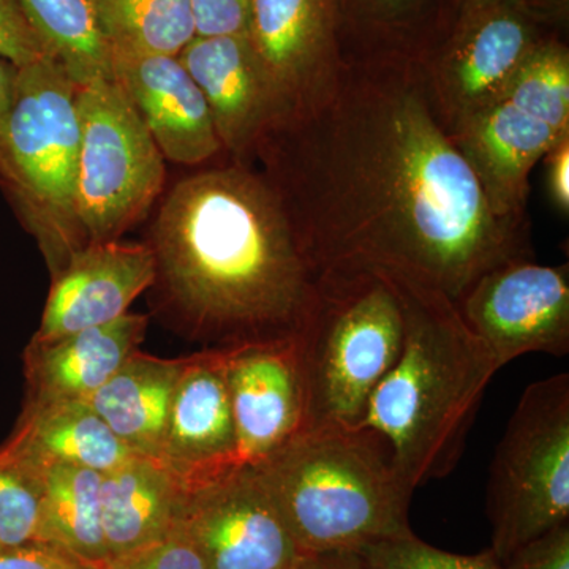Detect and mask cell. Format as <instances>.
<instances>
[{
  "mask_svg": "<svg viewBox=\"0 0 569 569\" xmlns=\"http://www.w3.org/2000/svg\"><path fill=\"white\" fill-rule=\"evenodd\" d=\"M505 569H569V522L520 546L507 560Z\"/></svg>",
  "mask_w": 569,
  "mask_h": 569,
  "instance_id": "obj_32",
  "label": "cell"
},
{
  "mask_svg": "<svg viewBox=\"0 0 569 569\" xmlns=\"http://www.w3.org/2000/svg\"><path fill=\"white\" fill-rule=\"evenodd\" d=\"M47 58L50 52L18 0H0V59L22 69Z\"/></svg>",
  "mask_w": 569,
  "mask_h": 569,
  "instance_id": "obj_30",
  "label": "cell"
},
{
  "mask_svg": "<svg viewBox=\"0 0 569 569\" xmlns=\"http://www.w3.org/2000/svg\"><path fill=\"white\" fill-rule=\"evenodd\" d=\"M567 134L569 130L501 96L452 133L451 140L477 176L492 212L500 219L529 223L531 170Z\"/></svg>",
  "mask_w": 569,
  "mask_h": 569,
  "instance_id": "obj_16",
  "label": "cell"
},
{
  "mask_svg": "<svg viewBox=\"0 0 569 569\" xmlns=\"http://www.w3.org/2000/svg\"><path fill=\"white\" fill-rule=\"evenodd\" d=\"M488 516L501 563L569 522L568 373L535 381L520 396L490 466Z\"/></svg>",
  "mask_w": 569,
  "mask_h": 569,
  "instance_id": "obj_7",
  "label": "cell"
},
{
  "mask_svg": "<svg viewBox=\"0 0 569 569\" xmlns=\"http://www.w3.org/2000/svg\"><path fill=\"white\" fill-rule=\"evenodd\" d=\"M241 466L274 455L307 425L298 337L224 348Z\"/></svg>",
  "mask_w": 569,
  "mask_h": 569,
  "instance_id": "obj_12",
  "label": "cell"
},
{
  "mask_svg": "<svg viewBox=\"0 0 569 569\" xmlns=\"http://www.w3.org/2000/svg\"><path fill=\"white\" fill-rule=\"evenodd\" d=\"M48 52L80 86L112 80L111 52L89 0H18Z\"/></svg>",
  "mask_w": 569,
  "mask_h": 569,
  "instance_id": "obj_26",
  "label": "cell"
},
{
  "mask_svg": "<svg viewBox=\"0 0 569 569\" xmlns=\"http://www.w3.org/2000/svg\"><path fill=\"white\" fill-rule=\"evenodd\" d=\"M0 449L39 473L52 463L104 473L134 456L86 400H26L17 427Z\"/></svg>",
  "mask_w": 569,
  "mask_h": 569,
  "instance_id": "obj_20",
  "label": "cell"
},
{
  "mask_svg": "<svg viewBox=\"0 0 569 569\" xmlns=\"http://www.w3.org/2000/svg\"><path fill=\"white\" fill-rule=\"evenodd\" d=\"M342 48L425 61L447 36L459 0H339Z\"/></svg>",
  "mask_w": 569,
  "mask_h": 569,
  "instance_id": "obj_23",
  "label": "cell"
},
{
  "mask_svg": "<svg viewBox=\"0 0 569 569\" xmlns=\"http://www.w3.org/2000/svg\"><path fill=\"white\" fill-rule=\"evenodd\" d=\"M496 2V0H459V7L475 6V3Z\"/></svg>",
  "mask_w": 569,
  "mask_h": 569,
  "instance_id": "obj_38",
  "label": "cell"
},
{
  "mask_svg": "<svg viewBox=\"0 0 569 569\" xmlns=\"http://www.w3.org/2000/svg\"><path fill=\"white\" fill-rule=\"evenodd\" d=\"M102 473L52 463L40 471V545L62 550L92 569L110 561L100 511Z\"/></svg>",
  "mask_w": 569,
  "mask_h": 569,
  "instance_id": "obj_24",
  "label": "cell"
},
{
  "mask_svg": "<svg viewBox=\"0 0 569 569\" xmlns=\"http://www.w3.org/2000/svg\"><path fill=\"white\" fill-rule=\"evenodd\" d=\"M112 54L179 56L197 37L187 0H89Z\"/></svg>",
  "mask_w": 569,
  "mask_h": 569,
  "instance_id": "obj_25",
  "label": "cell"
},
{
  "mask_svg": "<svg viewBox=\"0 0 569 569\" xmlns=\"http://www.w3.org/2000/svg\"><path fill=\"white\" fill-rule=\"evenodd\" d=\"M252 467L302 556L359 552L411 531L413 492L361 430H305Z\"/></svg>",
  "mask_w": 569,
  "mask_h": 569,
  "instance_id": "obj_4",
  "label": "cell"
},
{
  "mask_svg": "<svg viewBox=\"0 0 569 569\" xmlns=\"http://www.w3.org/2000/svg\"><path fill=\"white\" fill-rule=\"evenodd\" d=\"M549 36L522 0L459 7L447 36L422 61L449 137L503 96L531 51Z\"/></svg>",
  "mask_w": 569,
  "mask_h": 569,
  "instance_id": "obj_9",
  "label": "cell"
},
{
  "mask_svg": "<svg viewBox=\"0 0 569 569\" xmlns=\"http://www.w3.org/2000/svg\"><path fill=\"white\" fill-rule=\"evenodd\" d=\"M159 462L183 490L241 466L224 348L183 358Z\"/></svg>",
  "mask_w": 569,
  "mask_h": 569,
  "instance_id": "obj_14",
  "label": "cell"
},
{
  "mask_svg": "<svg viewBox=\"0 0 569 569\" xmlns=\"http://www.w3.org/2000/svg\"><path fill=\"white\" fill-rule=\"evenodd\" d=\"M365 569H505L492 549L460 556L427 545L413 531L381 539L356 552Z\"/></svg>",
  "mask_w": 569,
  "mask_h": 569,
  "instance_id": "obj_28",
  "label": "cell"
},
{
  "mask_svg": "<svg viewBox=\"0 0 569 569\" xmlns=\"http://www.w3.org/2000/svg\"><path fill=\"white\" fill-rule=\"evenodd\" d=\"M179 59L203 92L223 151L250 167L261 133L290 110L252 43L247 36L194 37Z\"/></svg>",
  "mask_w": 569,
  "mask_h": 569,
  "instance_id": "obj_15",
  "label": "cell"
},
{
  "mask_svg": "<svg viewBox=\"0 0 569 569\" xmlns=\"http://www.w3.org/2000/svg\"><path fill=\"white\" fill-rule=\"evenodd\" d=\"M17 73V67L0 59V122H2L3 116L9 110Z\"/></svg>",
  "mask_w": 569,
  "mask_h": 569,
  "instance_id": "obj_37",
  "label": "cell"
},
{
  "mask_svg": "<svg viewBox=\"0 0 569 569\" xmlns=\"http://www.w3.org/2000/svg\"><path fill=\"white\" fill-rule=\"evenodd\" d=\"M247 39L290 108L313 102L342 66L339 0H250Z\"/></svg>",
  "mask_w": 569,
  "mask_h": 569,
  "instance_id": "obj_13",
  "label": "cell"
},
{
  "mask_svg": "<svg viewBox=\"0 0 569 569\" xmlns=\"http://www.w3.org/2000/svg\"><path fill=\"white\" fill-rule=\"evenodd\" d=\"M40 531V473L0 449V549L37 545Z\"/></svg>",
  "mask_w": 569,
  "mask_h": 569,
  "instance_id": "obj_27",
  "label": "cell"
},
{
  "mask_svg": "<svg viewBox=\"0 0 569 569\" xmlns=\"http://www.w3.org/2000/svg\"><path fill=\"white\" fill-rule=\"evenodd\" d=\"M183 489L157 460L130 456L102 473L100 511L110 560L159 541L178 526Z\"/></svg>",
  "mask_w": 569,
  "mask_h": 569,
  "instance_id": "obj_21",
  "label": "cell"
},
{
  "mask_svg": "<svg viewBox=\"0 0 569 569\" xmlns=\"http://www.w3.org/2000/svg\"><path fill=\"white\" fill-rule=\"evenodd\" d=\"M182 366L134 351L86 402L132 455L159 462Z\"/></svg>",
  "mask_w": 569,
  "mask_h": 569,
  "instance_id": "obj_22",
  "label": "cell"
},
{
  "mask_svg": "<svg viewBox=\"0 0 569 569\" xmlns=\"http://www.w3.org/2000/svg\"><path fill=\"white\" fill-rule=\"evenodd\" d=\"M194 33L201 39L247 36L250 0H187Z\"/></svg>",
  "mask_w": 569,
  "mask_h": 569,
  "instance_id": "obj_31",
  "label": "cell"
},
{
  "mask_svg": "<svg viewBox=\"0 0 569 569\" xmlns=\"http://www.w3.org/2000/svg\"><path fill=\"white\" fill-rule=\"evenodd\" d=\"M522 3L545 31L552 36H567L569 0H522Z\"/></svg>",
  "mask_w": 569,
  "mask_h": 569,
  "instance_id": "obj_35",
  "label": "cell"
},
{
  "mask_svg": "<svg viewBox=\"0 0 569 569\" xmlns=\"http://www.w3.org/2000/svg\"><path fill=\"white\" fill-rule=\"evenodd\" d=\"M402 339V312L383 277L370 269L321 272L316 307L298 336L306 430L358 425Z\"/></svg>",
  "mask_w": 569,
  "mask_h": 569,
  "instance_id": "obj_6",
  "label": "cell"
},
{
  "mask_svg": "<svg viewBox=\"0 0 569 569\" xmlns=\"http://www.w3.org/2000/svg\"><path fill=\"white\" fill-rule=\"evenodd\" d=\"M146 244L163 312L208 348L298 337L316 307V271L249 164L176 182Z\"/></svg>",
  "mask_w": 569,
  "mask_h": 569,
  "instance_id": "obj_2",
  "label": "cell"
},
{
  "mask_svg": "<svg viewBox=\"0 0 569 569\" xmlns=\"http://www.w3.org/2000/svg\"><path fill=\"white\" fill-rule=\"evenodd\" d=\"M100 569H204L200 553L178 526L168 537L114 557Z\"/></svg>",
  "mask_w": 569,
  "mask_h": 569,
  "instance_id": "obj_29",
  "label": "cell"
},
{
  "mask_svg": "<svg viewBox=\"0 0 569 569\" xmlns=\"http://www.w3.org/2000/svg\"><path fill=\"white\" fill-rule=\"evenodd\" d=\"M370 271L395 291L403 339L395 365L351 429L372 438L400 482L415 492L458 466L500 366L443 291L403 272Z\"/></svg>",
  "mask_w": 569,
  "mask_h": 569,
  "instance_id": "obj_3",
  "label": "cell"
},
{
  "mask_svg": "<svg viewBox=\"0 0 569 569\" xmlns=\"http://www.w3.org/2000/svg\"><path fill=\"white\" fill-rule=\"evenodd\" d=\"M148 323V317L129 312L58 339H32L24 351L26 400L88 399L140 350Z\"/></svg>",
  "mask_w": 569,
  "mask_h": 569,
  "instance_id": "obj_19",
  "label": "cell"
},
{
  "mask_svg": "<svg viewBox=\"0 0 569 569\" xmlns=\"http://www.w3.org/2000/svg\"><path fill=\"white\" fill-rule=\"evenodd\" d=\"M178 527L204 569H295L302 557L252 466L183 490Z\"/></svg>",
  "mask_w": 569,
  "mask_h": 569,
  "instance_id": "obj_11",
  "label": "cell"
},
{
  "mask_svg": "<svg viewBox=\"0 0 569 569\" xmlns=\"http://www.w3.org/2000/svg\"><path fill=\"white\" fill-rule=\"evenodd\" d=\"M253 163L317 277L389 269L458 305L486 272L533 260L529 223L490 209L421 59L343 51L331 91L277 118Z\"/></svg>",
  "mask_w": 569,
  "mask_h": 569,
  "instance_id": "obj_1",
  "label": "cell"
},
{
  "mask_svg": "<svg viewBox=\"0 0 569 569\" xmlns=\"http://www.w3.org/2000/svg\"><path fill=\"white\" fill-rule=\"evenodd\" d=\"M78 84L54 59L18 69L0 122V183L52 276L88 244L77 217Z\"/></svg>",
  "mask_w": 569,
  "mask_h": 569,
  "instance_id": "obj_5",
  "label": "cell"
},
{
  "mask_svg": "<svg viewBox=\"0 0 569 569\" xmlns=\"http://www.w3.org/2000/svg\"><path fill=\"white\" fill-rule=\"evenodd\" d=\"M0 569H92L47 545L0 549Z\"/></svg>",
  "mask_w": 569,
  "mask_h": 569,
  "instance_id": "obj_33",
  "label": "cell"
},
{
  "mask_svg": "<svg viewBox=\"0 0 569 569\" xmlns=\"http://www.w3.org/2000/svg\"><path fill=\"white\" fill-rule=\"evenodd\" d=\"M295 569H365V565L356 552L309 553Z\"/></svg>",
  "mask_w": 569,
  "mask_h": 569,
  "instance_id": "obj_36",
  "label": "cell"
},
{
  "mask_svg": "<svg viewBox=\"0 0 569 569\" xmlns=\"http://www.w3.org/2000/svg\"><path fill=\"white\" fill-rule=\"evenodd\" d=\"M497 365L529 353H569V266L509 261L479 277L458 302Z\"/></svg>",
  "mask_w": 569,
  "mask_h": 569,
  "instance_id": "obj_10",
  "label": "cell"
},
{
  "mask_svg": "<svg viewBox=\"0 0 569 569\" xmlns=\"http://www.w3.org/2000/svg\"><path fill=\"white\" fill-rule=\"evenodd\" d=\"M153 279L156 263L146 242H88L52 276L40 328L32 339L52 340L111 323L129 313Z\"/></svg>",
  "mask_w": 569,
  "mask_h": 569,
  "instance_id": "obj_17",
  "label": "cell"
},
{
  "mask_svg": "<svg viewBox=\"0 0 569 569\" xmlns=\"http://www.w3.org/2000/svg\"><path fill=\"white\" fill-rule=\"evenodd\" d=\"M111 71L164 160L193 167L223 151L203 92L179 56L112 54Z\"/></svg>",
  "mask_w": 569,
  "mask_h": 569,
  "instance_id": "obj_18",
  "label": "cell"
},
{
  "mask_svg": "<svg viewBox=\"0 0 569 569\" xmlns=\"http://www.w3.org/2000/svg\"><path fill=\"white\" fill-rule=\"evenodd\" d=\"M546 190L550 203L563 216L569 212V134L545 156Z\"/></svg>",
  "mask_w": 569,
  "mask_h": 569,
  "instance_id": "obj_34",
  "label": "cell"
},
{
  "mask_svg": "<svg viewBox=\"0 0 569 569\" xmlns=\"http://www.w3.org/2000/svg\"><path fill=\"white\" fill-rule=\"evenodd\" d=\"M77 217L86 242L118 241L163 192L164 159L114 80L78 88Z\"/></svg>",
  "mask_w": 569,
  "mask_h": 569,
  "instance_id": "obj_8",
  "label": "cell"
}]
</instances>
